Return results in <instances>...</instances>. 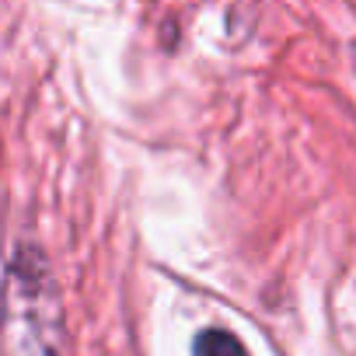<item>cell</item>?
Instances as JSON below:
<instances>
[{"label": "cell", "mask_w": 356, "mask_h": 356, "mask_svg": "<svg viewBox=\"0 0 356 356\" xmlns=\"http://www.w3.org/2000/svg\"><path fill=\"white\" fill-rule=\"evenodd\" d=\"M193 356H248V349L234 332L210 325L193 339Z\"/></svg>", "instance_id": "obj_1"}]
</instances>
